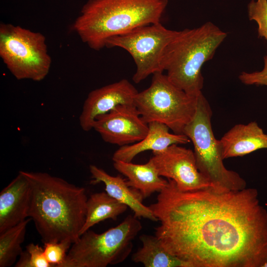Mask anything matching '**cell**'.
<instances>
[{
	"label": "cell",
	"instance_id": "17",
	"mask_svg": "<svg viewBox=\"0 0 267 267\" xmlns=\"http://www.w3.org/2000/svg\"><path fill=\"white\" fill-rule=\"evenodd\" d=\"M113 166L118 172L127 178L128 185L139 191L143 199L155 192H160L168 184V180L159 175L150 159L143 164L114 161Z\"/></svg>",
	"mask_w": 267,
	"mask_h": 267
},
{
	"label": "cell",
	"instance_id": "5",
	"mask_svg": "<svg viewBox=\"0 0 267 267\" xmlns=\"http://www.w3.org/2000/svg\"><path fill=\"white\" fill-rule=\"evenodd\" d=\"M212 115L210 104L201 92L197 98L194 116L183 131L193 144L197 168L217 190L244 189L245 180L223 164L220 140L215 138L212 128Z\"/></svg>",
	"mask_w": 267,
	"mask_h": 267
},
{
	"label": "cell",
	"instance_id": "20",
	"mask_svg": "<svg viewBox=\"0 0 267 267\" xmlns=\"http://www.w3.org/2000/svg\"><path fill=\"white\" fill-rule=\"evenodd\" d=\"M31 218H27L18 224L0 233V267H10L23 252L26 227Z\"/></svg>",
	"mask_w": 267,
	"mask_h": 267
},
{
	"label": "cell",
	"instance_id": "7",
	"mask_svg": "<svg viewBox=\"0 0 267 267\" xmlns=\"http://www.w3.org/2000/svg\"><path fill=\"white\" fill-rule=\"evenodd\" d=\"M197 98L176 87L166 74L159 72L153 74L147 89L137 93L134 105L147 124L159 122L175 134H183L195 113Z\"/></svg>",
	"mask_w": 267,
	"mask_h": 267
},
{
	"label": "cell",
	"instance_id": "22",
	"mask_svg": "<svg viewBox=\"0 0 267 267\" xmlns=\"http://www.w3.org/2000/svg\"><path fill=\"white\" fill-rule=\"evenodd\" d=\"M73 243L69 240L44 243V253L52 267H60Z\"/></svg>",
	"mask_w": 267,
	"mask_h": 267
},
{
	"label": "cell",
	"instance_id": "18",
	"mask_svg": "<svg viewBox=\"0 0 267 267\" xmlns=\"http://www.w3.org/2000/svg\"><path fill=\"white\" fill-rule=\"evenodd\" d=\"M139 239L142 246L132 255L134 262L145 267H191L167 251L156 235L142 234Z\"/></svg>",
	"mask_w": 267,
	"mask_h": 267
},
{
	"label": "cell",
	"instance_id": "25",
	"mask_svg": "<svg viewBox=\"0 0 267 267\" xmlns=\"http://www.w3.org/2000/svg\"><path fill=\"white\" fill-rule=\"evenodd\" d=\"M19 257L15 267H31L29 253L26 250L23 251Z\"/></svg>",
	"mask_w": 267,
	"mask_h": 267
},
{
	"label": "cell",
	"instance_id": "23",
	"mask_svg": "<svg viewBox=\"0 0 267 267\" xmlns=\"http://www.w3.org/2000/svg\"><path fill=\"white\" fill-rule=\"evenodd\" d=\"M264 66L260 71L253 72H243L238 78L244 84L247 85L267 86V56L264 57Z\"/></svg>",
	"mask_w": 267,
	"mask_h": 267
},
{
	"label": "cell",
	"instance_id": "12",
	"mask_svg": "<svg viewBox=\"0 0 267 267\" xmlns=\"http://www.w3.org/2000/svg\"><path fill=\"white\" fill-rule=\"evenodd\" d=\"M138 91L128 80L123 79L91 91L83 104L79 117L80 125L84 131L92 129L96 118L120 104H134Z\"/></svg>",
	"mask_w": 267,
	"mask_h": 267
},
{
	"label": "cell",
	"instance_id": "1",
	"mask_svg": "<svg viewBox=\"0 0 267 267\" xmlns=\"http://www.w3.org/2000/svg\"><path fill=\"white\" fill-rule=\"evenodd\" d=\"M149 206L155 235L191 267H263L267 262V210L258 190H179L174 181Z\"/></svg>",
	"mask_w": 267,
	"mask_h": 267
},
{
	"label": "cell",
	"instance_id": "26",
	"mask_svg": "<svg viewBox=\"0 0 267 267\" xmlns=\"http://www.w3.org/2000/svg\"><path fill=\"white\" fill-rule=\"evenodd\" d=\"M263 267H267V262L263 266Z\"/></svg>",
	"mask_w": 267,
	"mask_h": 267
},
{
	"label": "cell",
	"instance_id": "3",
	"mask_svg": "<svg viewBox=\"0 0 267 267\" xmlns=\"http://www.w3.org/2000/svg\"><path fill=\"white\" fill-rule=\"evenodd\" d=\"M168 0H88L71 26L93 50L137 27L161 22Z\"/></svg>",
	"mask_w": 267,
	"mask_h": 267
},
{
	"label": "cell",
	"instance_id": "9",
	"mask_svg": "<svg viewBox=\"0 0 267 267\" xmlns=\"http://www.w3.org/2000/svg\"><path fill=\"white\" fill-rule=\"evenodd\" d=\"M178 32L166 28L161 22L148 24L109 39L106 47H120L130 54L136 66L133 80L138 84L150 75L163 72V53Z\"/></svg>",
	"mask_w": 267,
	"mask_h": 267
},
{
	"label": "cell",
	"instance_id": "14",
	"mask_svg": "<svg viewBox=\"0 0 267 267\" xmlns=\"http://www.w3.org/2000/svg\"><path fill=\"white\" fill-rule=\"evenodd\" d=\"M89 171L93 179L90 183L103 182L106 192L129 207L136 218H142L153 222L158 221L149 206L142 203L143 198L139 191L129 186L127 181L121 176H112L103 169L93 165L89 166Z\"/></svg>",
	"mask_w": 267,
	"mask_h": 267
},
{
	"label": "cell",
	"instance_id": "8",
	"mask_svg": "<svg viewBox=\"0 0 267 267\" xmlns=\"http://www.w3.org/2000/svg\"><path fill=\"white\" fill-rule=\"evenodd\" d=\"M0 57L19 80L42 81L52 62L42 33L3 22L0 24Z\"/></svg>",
	"mask_w": 267,
	"mask_h": 267
},
{
	"label": "cell",
	"instance_id": "16",
	"mask_svg": "<svg viewBox=\"0 0 267 267\" xmlns=\"http://www.w3.org/2000/svg\"><path fill=\"white\" fill-rule=\"evenodd\" d=\"M223 159L243 156L267 149V134L256 122L237 124L220 140Z\"/></svg>",
	"mask_w": 267,
	"mask_h": 267
},
{
	"label": "cell",
	"instance_id": "19",
	"mask_svg": "<svg viewBox=\"0 0 267 267\" xmlns=\"http://www.w3.org/2000/svg\"><path fill=\"white\" fill-rule=\"evenodd\" d=\"M127 208V206L121 203L106 192L92 194L87 202L86 220L80 236L101 221L109 219L116 220Z\"/></svg>",
	"mask_w": 267,
	"mask_h": 267
},
{
	"label": "cell",
	"instance_id": "6",
	"mask_svg": "<svg viewBox=\"0 0 267 267\" xmlns=\"http://www.w3.org/2000/svg\"><path fill=\"white\" fill-rule=\"evenodd\" d=\"M142 225L134 215L101 233L88 230L73 243L60 267H106L123 262Z\"/></svg>",
	"mask_w": 267,
	"mask_h": 267
},
{
	"label": "cell",
	"instance_id": "10",
	"mask_svg": "<svg viewBox=\"0 0 267 267\" xmlns=\"http://www.w3.org/2000/svg\"><path fill=\"white\" fill-rule=\"evenodd\" d=\"M153 154L150 159L159 175L174 181L179 190L192 191L212 187L198 169L192 150L174 144Z\"/></svg>",
	"mask_w": 267,
	"mask_h": 267
},
{
	"label": "cell",
	"instance_id": "2",
	"mask_svg": "<svg viewBox=\"0 0 267 267\" xmlns=\"http://www.w3.org/2000/svg\"><path fill=\"white\" fill-rule=\"evenodd\" d=\"M21 171L30 186L28 217L44 243L77 241L86 220L85 189L46 173Z\"/></svg>",
	"mask_w": 267,
	"mask_h": 267
},
{
	"label": "cell",
	"instance_id": "24",
	"mask_svg": "<svg viewBox=\"0 0 267 267\" xmlns=\"http://www.w3.org/2000/svg\"><path fill=\"white\" fill-rule=\"evenodd\" d=\"M29 253L31 267H52L46 259L44 248L31 243L26 246Z\"/></svg>",
	"mask_w": 267,
	"mask_h": 267
},
{
	"label": "cell",
	"instance_id": "21",
	"mask_svg": "<svg viewBox=\"0 0 267 267\" xmlns=\"http://www.w3.org/2000/svg\"><path fill=\"white\" fill-rule=\"evenodd\" d=\"M247 11L249 19L258 25V37L264 38L267 42V0H251Z\"/></svg>",
	"mask_w": 267,
	"mask_h": 267
},
{
	"label": "cell",
	"instance_id": "13",
	"mask_svg": "<svg viewBox=\"0 0 267 267\" xmlns=\"http://www.w3.org/2000/svg\"><path fill=\"white\" fill-rule=\"evenodd\" d=\"M30 199L29 182L19 171L0 193V233L28 218Z\"/></svg>",
	"mask_w": 267,
	"mask_h": 267
},
{
	"label": "cell",
	"instance_id": "4",
	"mask_svg": "<svg viewBox=\"0 0 267 267\" xmlns=\"http://www.w3.org/2000/svg\"><path fill=\"white\" fill-rule=\"evenodd\" d=\"M226 36V32L209 21L198 28L178 31L164 50L162 70L176 87L198 96L203 87L202 66L213 58Z\"/></svg>",
	"mask_w": 267,
	"mask_h": 267
},
{
	"label": "cell",
	"instance_id": "15",
	"mask_svg": "<svg viewBox=\"0 0 267 267\" xmlns=\"http://www.w3.org/2000/svg\"><path fill=\"white\" fill-rule=\"evenodd\" d=\"M149 130L141 140L132 145H126L117 149L113 154L112 160L131 162L139 153L151 150L153 152L165 150L174 144H186L190 141L184 134H171L165 125L152 122L148 124Z\"/></svg>",
	"mask_w": 267,
	"mask_h": 267
},
{
	"label": "cell",
	"instance_id": "11",
	"mask_svg": "<svg viewBox=\"0 0 267 267\" xmlns=\"http://www.w3.org/2000/svg\"><path fill=\"white\" fill-rule=\"evenodd\" d=\"M92 129L105 142L120 146L139 141L149 130L148 124L142 119L134 104L118 105L97 116Z\"/></svg>",
	"mask_w": 267,
	"mask_h": 267
}]
</instances>
